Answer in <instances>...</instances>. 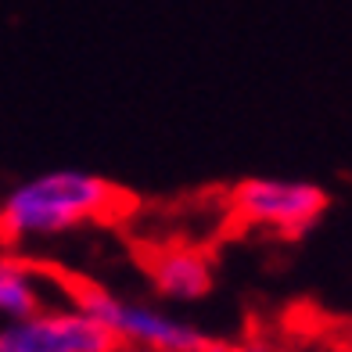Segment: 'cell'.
<instances>
[{
    "label": "cell",
    "instance_id": "6da1fadb",
    "mask_svg": "<svg viewBox=\"0 0 352 352\" xmlns=\"http://www.w3.org/2000/svg\"><path fill=\"white\" fill-rule=\"evenodd\" d=\"M133 209L130 195L87 169H47L0 198V245L29 248L72 230L116 223Z\"/></svg>",
    "mask_w": 352,
    "mask_h": 352
},
{
    "label": "cell",
    "instance_id": "7a4b0ae2",
    "mask_svg": "<svg viewBox=\"0 0 352 352\" xmlns=\"http://www.w3.org/2000/svg\"><path fill=\"white\" fill-rule=\"evenodd\" d=\"M76 298L79 306H87L98 316V324L122 349H140V352H223L227 349L212 334L195 327L190 320L155 306V302L122 298L116 292L87 287V284H76Z\"/></svg>",
    "mask_w": 352,
    "mask_h": 352
},
{
    "label": "cell",
    "instance_id": "3957f363",
    "mask_svg": "<svg viewBox=\"0 0 352 352\" xmlns=\"http://www.w3.org/2000/svg\"><path fill=\"white\" fill-rule=\"evenodd\" d=\"M327 190L309 180H280V176H248L230 187L223 212L245 230L302 237L327 212Z\"/></svg>",
    "mask_w": 352,
    "mask_h": 352
},
{
    "label": "cell",
    "instance_id": "277c9868",
    "mask_svg": "<svg viewBox=\"0 0 352 352\" xmlns=\"http://www.w3.org/2000/svg\"><path fill=\"white\" fill-rule=\"evenodd\" d=\"M116 338L79 298L0 324V352H116Z\"/></svg>",
    "mask_w": 352,
    "mask_h": 352
},
{
    "label": "cell",
    "instance_id": "5b68a950",
    "mask_svg": "<svg viewBox=\"0 0 352 352\" xmlns=\"http://www.w3.org/2000/svg\"><path fill=\"white\" fill-rule=\"evenodd\" d=\"M76 298V284L19 248L0 245V324L25 320L47 306Z\"/></svg>",
    "mask_w": 352,
    "mask_h": 352
},
{
    "label": "cell",
    "instance_id": "8992f818",
    "mask_svg": "<svg viewBox=\"0 0 352 352\" xmlns=\"http://www.w3.org/2000/svg\"><path fill=\"white\" fill-rule=\"evenodd\" d=\"M140 263L155 295L176 306L201 302L216 284V263L209 248L198 241H162L144 252Z\"/></svg>",
    "mask_w": 352,
    "mask_h": 352
},
{
    "label": "cell",
    "instance_id": "52a82bcc",
    "mask_svg": "<svg viewBox=\"0 0 352 352\" xmlns=\"http://www.w3.org/2000/svg\"><path fill=\"white\" fill-rule=\"evenodd\" d=\"M227 352H277V349L270 342H263V338H245L237 345H227Z\"/></svg>",
    "mask_w": 352,
    "mask_h": 352
},
{
    "label": "cell",
    "instance_id": "ba28073f",
    "mask_svg": "<svg viewBox=\"0 0 352 352\" xmlns=\"http://www.w3.org/2000/svg\"><path fill=\"white\" fill-rule=\"evenodd\" d=\"M116 352H140V349H122V345H119V349H116Z\"/></svg>",
    "mask_w": 352,
    "mask_h": 352
},
{
    "label": "cell",
    "instance_id": "9c48e42d",
    "mask_svg": "<svg viewBox=\"0 0 352 352\" xmlns=\"http://www.w3.org/2000/svg\"><path fill=\"white\" fill-rule=\"evenodd\" d=\"M349 352H352V334H349Z\"/></svg>",
    "mask_w": 352,
    "mask_h": 352
},
{
    "label": "cell",
    "instance_id": "30bf717a",
    "mask_svg": "<svg viewBox=\"0 0 352 352\" xmlns=\"http://www.w3.org/2000/svg\"><path fill=\"white\" fill-rule=\"evenodd\" d=\"M223 352H227V349H223Z\"/></svg>",
    "mask_w": 352,
    "mask_h": 352
}]
</instances>
